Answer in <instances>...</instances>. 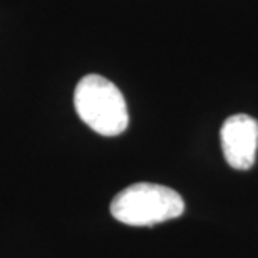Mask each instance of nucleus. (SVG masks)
Instances as JSON below:
<instances>
[{"label":"nucleus","instance_id":"1","mask_svg":"<svg viewBox=\"0 0 258 258\" xmlns=\"http://www.w3.org/2000/svg\"><path fill=\"white\" fill-rule=\"evenodd\" d=\"M74 107L77 116L101 136H117L127 127L129 114L124 96L102 76L89 74L77 82Z\"/></svg>","mask_w":258,"mask_h":258},{"label":"nucleus","instance_id":"2","mask_svg":"<svg viewBox=\"0 0 258 258\" xmlns=\"http://www.w3.org/2000/svg\"><path fill=\"white\" fill-rule=\"evenodd\" d=\"M183 211L181 195L154 183H134L111 201V215L129 226H153L178 218Z\"/></svg>","mask_w":258,"mask_h":258},{"label":"nucleus","instance_id":"3","mask_svg":"<svg viewBox=\"0 0 258 258\" xmlns=\"http://www.w3.org/2000/svg\"><path fill=\"white\" fill-rule=\"evenodd\" d=\"M226 163L235 169H250L258 148V121L248 114L230 116L220 131Z\"/></svg>","mask_w":258,"mask_h":258}]
</instances>
